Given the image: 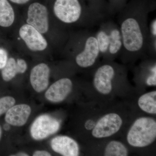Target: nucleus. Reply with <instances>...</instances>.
I'll list each match as a JSON object with an SVG mask.
<instances>
[{"label": "nucleus", "mask_w": 156, "mask_h": 156, "mask_svg": "<svg viewBox=\"0 0 156 156\" xmlns=\"http://www.w3.org/2000/svg\"><path fill=\"white\" fill-rule=\"evenodd\" d=\"M151 8L145 4H129L119 12L118 25L122 39L123 54L135 56L149 51L148 18Z\"/></svg>", "instance_id": "1"}, {"label": "nucleus", "mask_w": 156, "mask_h": 156, "mask_svg": "<svg viewBox=\"0 0 156 156\" xmlns=\"http://www.w3.org/2000/svg\"><path fill=\"white\" fill-rule=\"evenodd\" d=\"M86 0H44L58 23L64 26L89 27L102 22L106 16L90 5Z\"/></svg>", "instance_id": "2"}, {"label": "nucleus", "mask_w": 156, "mask_h": 156, "mask_svg": "<svg viewBox=\"0 0 156 156\" xmlns=\"http://www.w3.org/2000/svg\"><path fill=\"white\" fill-rule=\"evenodd\" d=\"M95 36L100 55L114 57L122 53V39L118 24L113 21H102Z\"/></svg>", "instance_id": "3"}, {"label": "nucleus", "mask_w": 156, "mask_h": 156, "mask_svg": "<svg viewBox=\"0 0 156 156\" xmlns=\"http://www.w3.org/2000/svg\"><path fill=\"white\" fill-rule=\"evenodd\" d=\"M73 50L76 52L75 62L80 67L87 68L95 64L100 55L95 33H82L77 38Z\"/></svg>", "instance_id": "4"}, {"label": "nucleus", "mask_w": 156, "mask_h": 156, "mask_svg": "<svg viewBox=\"0 0 156 156\" xmlns=\"http://www.w3.org/2000/svg\"><path fill=\"white\" fill-rule=\"evenodd\" d=\"M127 140L134 147H145L150 145L156 138L155 120L149 117L137 119L127 135Z\"/></svg>", "instance_id": "5"}, {"label": "nucleus", "mask_w": 156, "mask_h": 156, "mask_svg": "<svg viewBox=\"0 0 156 156\" xmlns=\"http://www.w3.org/2000/svg\"><path fill=\"white\" fill-rule=\"evenodd\" d=\"M26 23L46 34L50 30V9L44 2L34 0L26 5Z\"/></svg>", "instance_id": "6"}, {"label": "nucleus", "mask_w": 156, "mask_h": 156, "mask_svg": "<svg viewBox=\"0 0 156 156\" xmlns=\"http://www.w3.org/2000/svg\"><path fill=\"white\" fill-rule=\"evenodd\" d=\"M18 35L31 52H42L48 49V43L44 35L26 23L20 27Z\"/></svg>", "instance_id": "7"}, {"label": "nucleus", "mask_w": 156, "mask_h": 156, "mask_svg": "<svg viewBox=\"0 0 156 156\" xmlns=\"http://www.w3.org/2000/svg\"><path fill=\"white\" fill-rule=\"evenodd\" d=\"M59 128L60 123L56 119L49 115H41L32 125L30 134L35 140H42L56 133Z\"/></svg>", "instance_id": "8"}, {"label": "nucleus", "mask_w": 156, "mask_h": 156, "mask_svg": "<svg viewBox=\"0 0 156 156\" xmlns=\"http://www.w3.org/2000/svg\"><path fill=\"white\" fill-rule=\"evenodd\" d=\"M122 125V120L119 115L109 113L98 120L92 129V134L97 138L111 136L119 131Z\"/></svg>", "instance_id": "9"}, {"label": "nucleus", "mask_w": 156, "mask_h": 156, "mask_svg": "<svg viewBox=\"0 0 156 156\" xmlns=\"http://www.w3.org/2000/svg\"><path fill=\"white\" fill-rule=\"evenodd\" d=\"M115 75L114 67L109 64H105L98 68L94 75L93 83L98 92L107 95L112 88V82Z\"/></svg>", "instance_id": "10"}, {"label": "nucleus", "mask_w": 156, "mask_h": 156, "mask_svg": "<svg viewBox=\"0 0 156 156\" xmlns=\"http://www.w3.org/2000/svg\"><path fill=\"white\" fill-rule=\"evenodd\" d=\"M72 87L73 83L70 79L62 78L51 85L45 93V97L51 102H61L69 95Z\"/></svg>", "instance_id": "11"}, {"label": "nucleus", "mask_w": 156, "mask_h": 156, "mask_svg": "<svg viewBox=\"0 0 156 156\" xmlns=\"http://www.w3.org/2000/svg\"><path fill=\"white\" fill-rule=\"evenodd\" d=\"M50 70L45 63L34 66L30 72V80L32 87L37 92H41L47 89L49 84Z\"/></svg>", "instance_id": "12"}, {"label": "nucleus", "mask_w": 156, "mask_h": 156, "mask_svg": "<svg viewBox=\"0 0 156 156\" xmlns=\"http://www.w3.org/2000/svg\"><path fill=\"white\" fill-rule=\"evenodd\" d=\"M52 149L64 156H77L79 154L78 144L72 138L66 136L54 137L51 141Z\"/></svg>", "instance_id": "13"}, {"label": "nucleus", "mask_w": 156, "mask_h": 156, "mask_svg": "<svg viewBox=\"0 0 156 156\" xmlns=\"http://www.w3.org/2000/svg\"><path fill=\"white\" fill-rule=\"evenodd\" d=\"M31 112V108L27 104L14 105L6 113L5 120L9 125L20 127L24 126Z\"/></svg>", "instance_id": "14"}, {"label": "nucleus", "mask_w": 156, "mask_h": 156, "mask_svg": "<svg viewBox=\"0 0 156 156\" xmlns=\"http://www.w3.org/2000/svg\"><path fill=\"white\" fill-rule=\"evenodd\" d=\"M27 69V63L24 59L20 58L15 59L10 57L5 67L2 69V77L4 81L9 82L18 74L24 73Z\"/></svg>", "instance_id": "15"}, {"label": "nucleus", "mask_w": 156, "mask_h": 156, "mask_svg": "<svg viewBox=\"0 0 156 156\" xmlns=\"http://www.w3.org/2000/svg\"><path fill=\"white\" fill-rule=\"evenodd\" d=\"M16 13L12 3L9 0H0V27H11L15 23Z\"/></svg>", "instance_id": "16"}, {"label": "nucleus", "mask_w": 156, "mask_h": 156, "mask_svg": "<svg viewBox=\"0 0 156 156\" xmlns=\"http://www.w3.org/2000/svg\"><path fill=\"white\" fill-rule=\"evenodd\" d=\"M138 105L140 108L145 112L156 114V91L147 92L139 98Z\"/></svg>", "instance_id": "17"}, {"label": "nucleus", "mask_w": 156, "mask_h": 156, "mask_svg": "<svg viewBox=\"0 0 156 156\" xmlns=\"http://www.w3.org/2000/svg\"><path fill=\"white\" fill-rule=\"evenodd\" d=\"M128 155V150L126 147L122 143L115 140L109 143L104 154L106 156H126Z\"/></svg>", "instance_id": "18"}, {"label": "nucleus", "mask_w": 156, "mask_h": 156, "mask_svg": "<svg viewBox=\"0 0 156 156\" xmlns=\"http://www.w3.org/2000/svg\"><path fill=\"white\" fill-rule=\"evenodd\" d=\"M15 102V99L11 96H5L0 98V116L7 112L14 106Z\"/></svg>", "instance_id": "19"}, {"label": "nucleus", "mask_w": 156, "mask_h": 156, "mask_svg": "<svg viewBox=\"0 0 156 156\" xmlns=\"http://www.w3.org/2000/svg\"><path fill=\"white\" fill-rule=\"evenodd\" d=\"M88 3L99 13L104 14H108L109 9L105 7L102 0H86Z\"/></svg>", "instance_id": "20"}, {"label": "nucleus", "mask_w": 156, "mask_h": 156, "mask_svg": "<svg viewBox=\"0 0 156 156\" xmlns=\"http://www.w3.org/2000/svg\"><path fill=\"white\" fill-rule=\"evenodd\" d=\"M8 53L5 49L0 48V69L5 67L8 61Z\"/></svg>", "instance_id": "21"}, {"label": "nucleus", "mask_w": 156, "mask_h": 156, "mask_svg": "<svg viewBox=\"0 0 156 156\" xmlns=\"http://www.w3.org/2000/svg\"><path fill=\"white\" fill-rule=\"evenodd\" d=\"M146 83L148 86H156V72L152 73L148 77L147 79Z\"/></svg>", "instance_id": "22"}, {"label": "nucleus", "mask_w": 156, "mask_h": 156, "mask_svg": "<svg viewBox=\"0 0 156 156\" xmlns=\"http://www.w3.org/2000/svg\"><path fill=\"white\" fill-rule=\"evenodd\" d=\"M12 4L16 5H27L34 0H9Z\"/></svg>", "instance_id": "23"}, {"label": "nucleus", "mask_w": 156, "mask_h": 156, "mask_svg": "<svg viewBox=\"0 0 156 156\" xmlns=\"http://www.w3.org/2000/svg\"><path fill=\"white\" fill-rule=\"evenodd\" d=\"M95 125V123L93 120L89 119L87 120L85 124V128L88 130H91L93 129Z\"/></svg>", "instance_id": "24"}, {"label": "nucleus", "mask_w": 156, "mask_h": 156, "mask_svg": "<svg viewBox=\"0 0 156 156\" xmlns=\"http://www.w3.org/2000/svg\"><path fill=\"white\" fill-rule=\"evenodd\" d=\"M33 156H50V153L45 151H36L33 155Z\"/></svg>", "instance_id": "25"}, {"label": "nucleus", "mask_w": 156, "mask_h": 156, "mask_svg": "<svg viewBox=\"0 0 156 156\" xmlns=\"http://www.w3.org/2000/svg\"><path fill=\"white\" fill-rule=\"evenodd\" d=\"M12 156H28V154L25 153L24 152H20L18 153L17 154H16L15 155H14Z\"/></svg>", "instance_id": "26"}, {"label": "nucleus", "mask_w": 156, "mask_h": 156, "mask_svg": "<svg viewBox=\"0 0 156 156\" xmlns=\"http://www.w3.org/2000/svg\"><path fill=\"white\" fill-rule=\"evenodd\" d=\"M9 128H10V126H9V124L7 123V124H6L5 125V126H4V129L6 130H9Z\"/></svg>", "instance_id": "27"}, {"label": "nucleus", "mask_w": 156, "mask_h": 156, "mask_svg": "<svg viewBox=\"0 0 156 156\" xmlns=\"http://www.w3.org/2000/svg\"><path fill=\"white\" fill-rule=\"evenodd\" d=\"M2 128H1V126H0V139H1V136H2Z\"/></svg>", "instance_id": "28"}]
</instances>
